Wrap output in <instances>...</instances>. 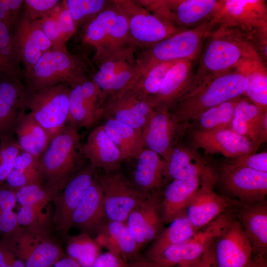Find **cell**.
<instances>
[{"label":"cell","instance_id":"6da1fadb","mask_svg":"<svg viewBox=\"0 0 267 267\" xmlns=\"http://www.w3.org/2000/svg\"><path fill=\"white\" fill-rule=\"evenodd\" d=\"M207 39L206 45L199 57L192 89L233 70L245 60L262 58L258 51L261 42L259 35L215 27Z\"/></svg>","mask_w":267,"mask_h":267},{"label":"cell","instance_id":"7a4b0ae2","mask_svg":"<svg viewBox=\"0 0 267 267\" xmlns=\"http://www.w3.org/2000/svg\"><path fill=\"white\" fill-rule=\"evenodd\" d=\"M247 86L246 78L233 69L194 87L171 106L169 111L184 131L190 122L205 111L244 96Z\"/></svg>","mask_w":267,"mask_h":267},{"label":"cell","instance_id":"3957f363","mask_svg":"<svg viewBox=\"0 0 267 267\" xmlns=\"http://www.w3.org/2000/svg\"><path fill=\"white\" fill-rule=\"evenodd\" d=\"M93 65L85 57L71 53L66 45L53 46L29 71L24 73L27 89L39 90L60 84L68 85L91 77Z\"/></svg>","mask_w":267,"mask_h":267},{"label":"cell","instance_id":"277c9868","mask_svg":"<svg viewBox=\"0 0 267 267\" xmlns=\"http://www.w3.org/2000/svg\"><path fill=\"white\" fill-rule=\"evenodd\" d=\"M83 146L78 130L67 124L51 139L39 157V168L44 181L65 187L87 165Z\"/></svg>","mask_w":267,"mask_h":267},{"label":"cell","instance_id":"5b68a950","mask_svg":"<svg viewBox=\"0 0 267 267\" xmlns=\"http://www.w3.org/2000/svg\"><path fill=\"white\" fill-rule=\"evenodd\" d=\"M214 28L212 18L200 25L177 33L136 54L139 74L159 63L199 57L204 42Z\"/></svg>","mask_w":267,"mask_h":267},{"label":"cell","instance_id":"8992f818","mask_svg":"<svg viewBox=\"0 0 267 267\" xmlns=\"http://www.w3.org/2000/svg\"><path fill=\"white\" fill-rule=\"evenodd\" d=\"M69 109L68 84H60L36 90L27 89L26 111L29 110L28 112L51 139L67 124Z\"/></svg>","mask_w":267,"mask_h":267},{"label":"cell","instance_id":"52a82bcc","mask_svg":"<svg viewBox=\"0 0 267 267\" xmlns=\"http://www.w3.org/2000/svg\"><path fill=\"white\" fill-rule=\"evenodd\" d=\"M233 216V210L230 208L197 231L188 240L168 247L144 258L159 267H174L179 265L193 267Z\"/></svg>","mask_w":267,"mask_h":267},{"label":"cell","instance_id":"ba28073f","mask_svg":"<svg viewBox=\"0 0 267 267\" xmlns=\"http://www.w3.org/2000/svg\"><path fill=\"white\" fill-rule=\"evenodd\" d=\"M150 12L168 21L180 31L194 28L211 19L222 0H142Z\"/></svg>","mask_w":267,"mask_h":267},{"label":"cell","instance_id":"9c48e42d","mask_svg":"<svg viewBox=\"0 0 267 267\" xmlns=\"http://www.w3.org/2000/svg\"><path fill=\"white\" fill-rule=\"evenodd\" d=\"M128 21L132 44L148 48L180 31L168 21L142 6L138 0H115Z\"/></svg>","mask_w":267,"mask_h":267},{"label":"cell","instance_id":"30bf717a","mask_svg":"<svg viewBox=\"0 0 267 267\" xmlns=\"http://www.w3.org/2000/svg\"><path fill=\"white\" fill-rule=\"evenodd\" d=\"M214 174L223 195L245 203L266 200L267 172L224 163Z\"/></svg>","mask_w":267,"mask_h":267},{"label":"cell","instance_id":"8fae6325","mask_svg":"<svg viewBox=\"0 0 267 267\" xmlns=\"http://www.w3.org/2000/svg\"><path fill=\"white\" fill-rule=\"evenodd\" d=\"M97 178L103 191L105 218L109 221L126 222L130 214L151 195L138 191L118 170L97 175Z\"/></svg>","mask_w":267,"mask_h":267},{"label":"cell","instance_id":"7c38bea8","mask_svg":"<svg viewBox=\"0 0 267 267\" xmlns=\"http://www.w3.org/2000/svg\"><path fill=\"white\" fill-rule=\"evenodd\" d=\"M214 27L253 34H267V5L264 0H222L212 18Z\"/></svg>","mask_w":267,"mask_h":267},{"label":"cell","instance_id":"4fadbf2b","mask_svg":"<svg viewBox=\"0 0 267 267\" xmlns=\"http://www.w3.org/2000/svg\"><path fill=\"white\" fill-rule=\"evenodd\" d=\"M96 170L89 163L76 173L53 198L54 211L52 223L61 236H66L71 228L73 212L92 183Z\"/></svg>","mask_w":267,"mask_h":267},{"label":"cell","instance_id":"5bb4252c","mask_svg":"<svg viewBox=\"0 0 267 267\" xmlns=\"http://www.w3.org/2000/svg\"><path fill=\"white\" fill-rule=\"evenodd\" d=\"M211 247L217 267H247L252 259V247L234 213Z\"/></svg>","mask_w":267,"mask_h":267},{"label":"cell","instance_id":"9a60e30c","mask_svg":"<svg viewBox=\"0 0 267 267\" xmlns=\"http://www.w3.org/2000/svg\"><path fill=\"white\" fill-rule=\"evenodd\" d=\"M12 29L13 42L24 73L30 70L53 44L44 33L39 20H32L23 7Z\"/></svg>","mask_w":267,"mask_h":267},{"label":"cell","instance_id":"2e32d148","mask_svg":"<svg viewBox=\"0 0 267 267\" xmlns=\"http://www.w3.org/2000/svg\"><path fill=\"white\" fill-rule=\"evenodd\" d=\"M183 132L168 108H155L142 132L144 148L156 153L167 162L178 136Z\"/></svg>","mask_w":267,"mask_h":267},{"label":"cell","instance_id":"e0dca14e","mask_svg":"<svg viewBox=\"0 0 267 267\" xmlns=\"http://www.w3.org/2000/svg\"><path fill=\"white\" fill-rule=\"evenodd\" d=\"M192 142L210 154H221L229 159L255 153L258 147L230 128L203 131L195 129Z\"/></svg>","mask_w":267,"mask_h":267},{"label":"cell","instance_id":"ac0fdd59","mask_svg":"<svg viewBox=\"0 0 267 267\" xmlns=\"http://www.w3.org/2000/svg\"><path fill=\"white\" fill-rule=\"evenodd\" d=\"M154 108L149 101L128 88L106 102L103 116L142 131Z\"/></svg>","mask_w":267,"mask_h":267},{"label":"cell","instance_id":"d6986e66","mask_svg":"<svg viewBox=\"0 0 267 267\" xmlns=\"http://www.w3.org/2000/svg\"><path fill=\"white\" fill-rule=\"evenodd\" d=\"M233 200L232 209L252 248V257L267 256V201L242 203Z\"/></svg>","mask_w":267,"mask_h":267},{"label":"cell","instance_id":"ffe728a7","mask_svg":"<svg viewBox=\"0 0 267 267\" xmlns=\"http://www.w3.org/2000/svg\"><path fill=\"white\" fill-rule=\"evenodd\" d=\"M27 94L23 79L0 78V141L14 137L17 123L26 111Z\"/></svg>","mask_w":267,"mask_h":267},{"label":"cell","instance_id":"44dd1931","mask_svg":"<svg viewBox=\"0 0 267 267\" xmlns=\"http://www.w3.org/2000/svg\"><path fill=\"white\" fill-rule=\"evenodd\" d=\"M159 193L147 197L129 215L126 224L139 249L152 242L163 230Z\"/></svg>","mask_w":267,"mask_h":267},{"label":"cell","instance_id":"7402d4cb","mask_svg":"<svg viewBox=\"0 0 267 267\" xmlns=\"http://www.w3.org/2000/svg\"><path fill=\"white\" fill-rule=\"evenodd\" d=\"M214 184L202 182L186 207L185 215L197 231L229 210L233 200L215 193Z\"/></svg>","mask_w":267,"mask_h":267},{"label":"cell","instance_id":"603a6c76","mask_svg":"<svg viewBox=\"0 0 267 267\" xmlns=\"http://www.w3.org/2000/svg\"><path fill=\"white\" fill-rule=\"evenodd\" d=\"M166 178L172 180L199 178L202 182L215 180L213 170L193 149L178 143L166 162Z\"/></svg>","mask_w":267,"mask_h":267},{"label":"cell","instance_id":"cb8c5ba5","mask_svg":"<svg viewBox=\"0 0 267 267\" xmlns=\"http://www.w3.org/2000/svg\"><path fill=\"white\" fill-rule=\"evenodd\" d=\"M193 61L176 62L166 75L157 93L149 101L154 108H169L186 94L193 86Z\"/></svg>","mask_w":267,"mask_h":267},{"label":"cell","instance_id":"d4e9b609","mask_svg":"<svg viewBox=\"0 0 267 267\" xmlns=\"http://www.w3.org/2000/svg\"><path fill=\"white\" fill-rule=\"evenodd\" d=\"M230 129L259 148L267 139V111L243 96L235 106Z\"/></svg>","mask_w":267,"mask_h":267},{"label":"cell","instance_id":"484cf974","mask_svg":"<svg viewBox=\"0 0 267 267\" xmlns=\"http://www.w3.org/2000/svg\"><path fill=\"white\" fill-rule=\"evenodd\" d=\"M134 186L147 195L159 193L166 178V162L158 154L144 148L135 158Z\"/></svg>","mask_w":267,"mask_h":267},{"label":"cell","instance_id":"4316f807","mask_svg":"<svg viewBox=\"0 0 267 267\" xmlns=\"http://www.w3.org/2000/svg\"><path fill=\"white\" fill-rule=\"evenodd\" d=\"M83 150L90 164L105 172L118 170L124 160L120 150L105 133L102 125L90 132L83 144Z\"/></svg>","mask_w":267,"mask_h":267},{"label":"cell","instance_id":"83f0119b","mask_svg":"<svg viewBox=\"0 0 267 267\" xmlns=\"http://www.w3.org/2000/svg\"><path fill=\"white\" fill-rule=\"evenodd\" d=\"M105 217L103 191L96 174L91 185L73 212L71 228H77L82 233L89 234L97 230Z\"/></svg>","mask_w":267,"mask_h":267},{"label":"cell","instance_id":"f1b7e54d","mask_svg":"<svg viewBox=\"0 0 267 267\" xmlns=\"http://www.w3.org/2000/svg\"><path fill=\"white\" fill-rule=\"evenodd\" d=\"M97 231L98 234L94 239L100 247H105L127 262L138 258L140 249L126 222L108 221Z\"/></svg>","mask_w":267,"mask_h":267},{"label":"cell","instance_id":"f546056e","mask_svg":"<svg viewBox=\"0 0 267 267\" xmlns=\"http://www.w3.org/2000/svg\"><path fill=\"white\" fill-rule=\"evenodd\" d=\"M201 184L199 178L175 179L169 183L161 197V215L164 223L185 215L190 199Z\"/></svg>","mask_w":267,"mask_h":267},{"label":"cell","instance_id":"4dcf8cb0","mask_svg":"<svg viewBox=\"0 0 267 267\" xmlns=\"http://www.w3.org/2000/svg\"><path fill=\"white\" fill-rule=\"evenodd\" d=\"M246 78L247 86L244 96L264 111H267V68L261 58L242 61L234 69Z\"/></svg>","mask_w":267,"mask_h":267},{"label":"cell","instance_id":"1f68e13d","mask_svg":"<svg viewBox=\"0 0 267 267\" xmlns=\"http://www.w3.org/2000/svg\"><path fill=\"white\" fill-rule=\"evenodd\" d=\"M17 143L22 150L39 157L51 138L46 131L27 111L20 116L15 127Z\"/></svg>","mask_w":267,"mask_h":267},{"label":"cell","instance_id":"d6a6232c","mask_svg":"<svg viewBox=\"0 0 267 267\" xmlns=\"http://www.w3.org/2000/svg\"><path fill=\"white\" fill-rule=\"evenodd\" d=\"M102 124L108 136L121 151L124 160L135 159L144 148L142 132L111 118Z\"/></svg>","mask_w":267,"mask_h":267},{"label":"cell","instance_id":"836d02e7","mask_svg":"<svg viewBox=\"0 0 267 267\" xmlns=\"http://www.w3.org/2000/svg\"><path fill=\"white\" fill-rule=\"evenodd\" d=\"M118 11L114 0L82 28L81 40L83 44L93 47L95 51L103 45Z\"/></svg>","mask_w":267,"mask_h":267},{"label":"cell","instance_id":"e575fe53","mask_svg":"<svg viewBox=\"0 0 267 267\" xmlns=\"http://www.w3.org/2000/svg\"><path fill=\"white\" fill-rule=\"evenodd\" d=\"M69 109L67 124L78 130L91 127L102 117L101 115L82 94L77 82L69 85Z\"/></svg>","mask_w":267,"mask_h":267},{"label":"cell","instance_id":"d590c367","mask_svg":"<svg viewBox=\"0 0 267 267\" xmlns=\"http://www.w3.org/2000/svg\"><path fill=\"white\" fill-rule=\"evenodd\" d=\"M196 232L185 215L179 217L170 222L152 242L145 258L156 254L168 247L186 241Z\"/></svg>","mask_w":267,"mask_h":267},{"label":"cell","instance_id":"8d00e7d4","mask_svg":"<svg viewBox=\"0 0 267 267\" xmlns=\"http://www.w3.org/2000/svg\"><path fill=\"white\" fill-rule=\"evenodd\" d=\"M12 29L0 22V78L23 79L24 71L13 42Z\"/></svg>","mask_w":267,"mask_h":267},{"label":"cell","instance_id":"74e56055","mask_svg":"<svg viewBox=\"0 0 267 267\" xmlns=\"http://www.w3.org/2000/svg\"><path fill=\"white\" fill-rule=\"evenodd\" d=\"M241 97L225 101L205 111L191 123L196 129L203 131L230 128L235 106Z\"/></svg>","mask_w":267,"mask_h":267},{"label":"cell","instance_id":"f35d334b","mask_svg":"<svg viewBox=\"0 0 267 267\" xmlns=\"http://www.w3.org/2000/svg\"><path fill=\"white\" fill-rule=\"evenodd\" d=\"M64 256L60 245L52 236L51 232L43 236L22 261L25 267H51Z\"/></svg>","mask_w":267,"mask_h":267},{"label":"cell","instance_id":"ab89813d","mask_svg":"<svg viewBox=\"0 0 267 267\" xmlns=\"http://www.w3.org/2000/svg\"><path fill=\"white\" fill-rule=\"evenodd\" d=\"M176 62H161L149 67L139 74L129 88L149 100L157 93L168 71Z\"/></svg>","mask_w":267,"mask_h":267},{"label":"cell","instance_id":"60d3db41","mask_svg":"<svg viewBox=\"0 0 267 267\" xmlns=\"http://www.w3.org/2000/svg\"><path fill=\"white\" fill-rule=\"evenodd\" d=\"M66 251L68 256L81 267H91L100 253V247L89 234L81 233L68 238Z\"/></svg>","mask_w":267,"mask_h":267},{"label":"cell","instance_id":"b9f144b4","mask_svg":"<svg viewBox=\"0 0 267 267\" xmlns=\"http://www.w3.org/2000/svg\"><path fill=\"white\" fill-rule=\"evenodd\" d=\"M16 202L15 190L7 184L0 185V234L3 238L11 236L21 228L13 211Z\"/></svg>","mask_w":267,"mask_h":267},{"label":"cell","instance_id":"7bdbcfd3","mask_svg":"<svg viewBox=\"0 0 267 267\" xmlns=\"http://www.w3.org/2000/svg\"><path fill=\"white\" fill-rule=\"evenodd\" d=\"M115 3L118 8L116 15L103 45L100 49L95 51L94 54L107 53L133 45L130 37L127 17L124 11Z\"/></svg>","mask_w":267,"mask_h":267},{"label":"cell","instance_id":"ee69618b","mask_svg":"<svg viewBox=\"0 0 267 267\" xmlns=\"http://www.w3.org/2000/svg\"><path fill=\"white\" fill-rule=\"evenodd\" d=\"M110 0H65L77 30L83 28L104 9Z\"/></svg>","mask_w":267,"mask_h":267},{"label":"cell","instance_id":"f6af8a7d","mask_svg":"<svg viewBox=\"0 0 267 267\" xmlns=\"http://www.w3.org/2000/svg\"><path fill=\"white\" fill-rule=\"evenodd\" d=\"M6 184L15 190L24 186L44 182L39 165L13 169L7 177Z\"/></svg>","mask_w":267,"mask_h":267},{"label":"cell","instance_id":"bcb514c9","mask_svg":"<svg viewBox=\"0 0 267 267\" xmlns=\"http://www.w3.org/2000/svg\"><path fill=\"white\" fill-rule=\"evenodd\" d=\"M21 150L15 137L0 141V185L12 171Z\"/></svg>","mask_w":267,"mask_h":267},{"label":"cell","instance_id":"7dc6e473","mask_svg":"<svg viewBox=\"0 0 267 267\" xmlns=\"http://www.w3.org/2000/svg\"><path fill=\"white\" fill-rule=\"evenodd\" d=\"M51 12L56 20L63 42L66 44L77 30L65 0H61Z\"/></svg>","mask_w":267,"mask_h":267},{"label":"cell","instance_id":"c3c4849f","mask_svg":"<svg viewBox=\"0 0 267 267\" xmlns=\"http://www.w3.org/2000/svg\"><path fill=\"white\" fill-rule=\"evenodd\" d=\"M60 0H24L23 10L32 20H39L49 13Z\"/></svg>","mask_w":267,"mask_h":267},{"label":"cell","instance_id":"681fc988","mask_svg":"<svg viewBox=\"0 0 267 267\" xmlns=\"http://www.w3.org/2000/svg\"><path fill=\"white\" fill-rule=\"evenodd\" d=\"M225 163L236 166L267 172V152L264 151L248 154L238 158L230 159L229 161Z\"/></svg>","mask_w":267,"mask_h":267},{"label":"cell","instance_id":"f907efd6","mask_svg":"<svg viewBox=\"0 0 267 267\" xmlns=\"http://www.w3.org/2000/svg\"><path fill=\"white\" fill-rule=\"evenodd\" d=\"M47 204L45 202L35 201L21 206L16 214L19 224L22 227H27L34 223L43 216V210Z\"/></svg>","mask_w":267,"mask_h":267},{"label":"cell","instance_id":"816d5d0a","mask_svg":"<svg viewBox=\"0 0 267 267\" xmlns=\"http://www.w3.org/2000/svg\"><path fill=\"white\" fill-rule=\"evenodd\" d=\"M23 5V0H0V22L13 29Z\"/></svg>","mask_w":267,"mask_h":267},{"label":"cell","instance_id":"f5cc1de1","mask_svg":"<svg viewBox=\"0 0 267 267\" xmlns=\"http://www.w3.org/2000/svg\"><path fill=\"white\" fill-rule=\"evenodd\" d=\"M51 11L39 20L41 28L53 46L66 45L63 42L56 20Z\"/></svg>","mask_w":267,"mask_h":267},{"label":"cell","instance_id":"db71d44e","mask_svg":"<svg viewBox=\"0 0 267 267\" xmlns=\"http://www.w3.org/2000/svg\"><path fill=\"white\" fill-rule=\"evenodd\" d=\"M91 267H130L121 258L108 252L100 254Z\"/></svg>","mask_w":267,"mask_h":267},{"label":"cell","instance_id":"11a10c76","mask_svg":"<svg viewBox=\"0 0 267 267\" xmlns=\"http://www.w3.org/2000/svg\"><path fill=\"white\" fill-rule=\"evenodd\" d=\"M16 258L2 240H0V267H14Z\"/></svg>","mask_w":267,"mask_h":267},{"label":"cell","instance_id":"9f6ffc18","mask_svg":"<svg viewBox=\"0 0 267 267\" xmlns=\"http://www.w3.org/2000/svg\"><path fill=\"white\" fill-rule=\"evenodd\" d=\"M193 267H217L211 245Z\"/></svg>","mask_w":267,"mask_h":267},{"label":"cell","instance_id":"6f0895ef","mask_svg":"<svg viewBox=\"0 0 267 267\" xmlns=\"http://www.w3.org/2000/svg\"><path fill=\"white\" fill-rule=\"evenodd\" d=\"M51 267H81L76 261L69 257H63L56 262Z\"/></svg>","mask_w":267,"mask_h":267},{"label":"cell","instance_id":"680465c9","mask_svg":"<svg viewBox=\"0 0 267 267\" xmlns=\"http://www.w3.org/2000/svg\"><path fill=\"white\" fill-rule=\"evenodd\" d=\"M247 267H267V256L252 257Z\"/></svg>","mask_w":267,"mask_h":267},{"label":"cell","instance_id":"91938a15","mask_svg":"<svg viewBox=\"0 0 267 267\" xmlns=\"http://www.w3.org/2000/svg\"><path fill=\"white\" fill-rule=\"evenodd\" d=\"M137 267H159L145 258H137L134 261Z\"/></svg>","mask_w":267,"mask_h":267},{"label":"cell","instance_id":"94428289","mask_svg":"<svg viewBox=\"0 0 267 267\" xmlns=\"http://www.w3.org/2000/svg\"><path fill=\"white\" fill-rule=\"evenodd\" d=\"M176 267H190L188 266L184 265H179L177 266Z\"/></svg>","mask_w":267,"mask_h":267},{"label":"cell","instance_id":"6125c7cd","mask_svg":"<svg viewBox=\"0 0 267 267\" xmlns=\"http://www.w3.org/2000/svg\"><path fill=\"white\" fill-rule=\"evenodd\" d=\"M130 267H137L134 262L133 264L130 265Z\"/></svg>","mask_w":267,"mask_h":267}]
</instances>
